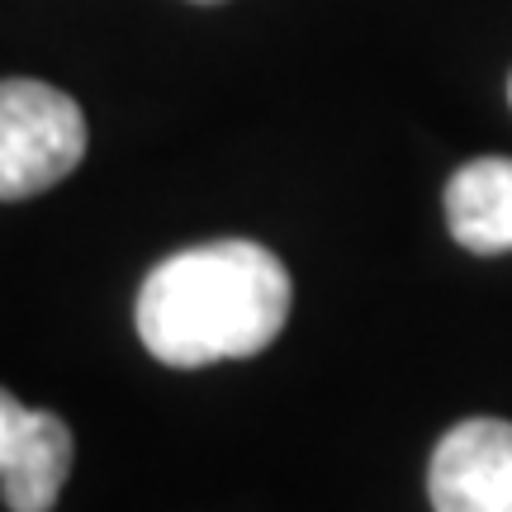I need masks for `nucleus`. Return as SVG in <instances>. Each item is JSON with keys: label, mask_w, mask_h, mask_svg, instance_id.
I'll return each instance as SVG.
<instances>
[{"label": "nucleus", "mask_w": 512, "mask_h": 512, "mask_svg": "<svg viewBox=\"0 0 512 512\" xmlns=\"http://www.w3.org/2000/svg\"><path fill=\"white\" fill-rule=\"evenodd\" d=\"M138 337L176 370L266 351L290 318V271L261 242H200L152 266L138 290Z\"/></svg>", "instance_id": "obj_1"}, {"label": "nucleus", "mask_w": 512, "mask_h": 512, "mask_svg": "<svg viewBox=\"0 0 512 512\" xmlns=\"http://www.w3.org/2000/svg\"><path fill=\"white\" fill-rule=\"evenodd\" d=\"M86 157V114L48 81H0V200H29L67 181Z\"/></svg>", "instance_id": "obj_2"}, {"label": "nucleus", "mask_w": 512, "mask_h": 512, "mask_svg": "<svg viewBox=\"0 0 512 512\" xmlns=\"http://www.w3.org/2000/svg\"><path fill=\"white\" fill-rule=\"evenodd\" d=\"M427 498L437 512H512V422H456L432 451Z\"/></svg>", "instance_id": "obj_3"}, {"label": "nucleus", "mask_w": 512, "mask_h": 512, "mask_svg": "<svg viewBox=\"0 0 512 512\" xmlns=\"http://www.w3.org/2000/svg\"><path fill=\"white\" fill-rule=\"evenodd\" d=\"M446 228L475 256L512 252V162L475 157L446 181Z\"/></svg>", "instance_id": "obj_4"}, {"label": "nucleus", "mask_w": 512, "mask_h": 512, "mask_svg": "<svg viewBox=\"0 0 512 512\" xmlns=\"http://www.w3.org/2000/svg\"><path fill=\"white\" fill-rule=\"evenodd\" d=\"M72 456H76L72 427L57 413L34 408L29 432L15 446L10 465L0 470V494H5L10 512H53L62 484L72 475Z\"/></svg>", "instance_id": "obj_5"}, {"label": "nucleus", "mask_w": 512, "mask_h": 512, "mask_svg": "<svg viewBox=\"0 0 512 512\" xmlns=\"http://www.w3.org/2000/svg\"><path fill=\"white\" fill-rule=\"evenodd\" d=\"M29 418H34V408H24V403L10 394V389H0V470L10 465L15 446L24 441V432H29Z\"/></svg>", "instance_id": "obj_6"}, {"label": "nucleus", "mask_w": 512, "mask_h": 512, "mask_svg": "<svg viewBox=\"0 0 512 512\" xmlns=\"http://www.w3.org/2000/svg\"><path fill=\"white\" fill-rule=\"evenodd\" d=\"M200 5H219V0H200Z\"/></svg>", "instance_id": "obj_7"}, {"label": "nucleus", "mask_w": 512, "mask_h": 512, "mask_svg": "<svg viewBox=\"0 0 512 512\" xmlns=\"http://www.w3.org/2000/svg\"><path fill=\"white\" fill-rule=\"evenodd\" d=\"M508 100H512V81H508Z\"/></svg>", "instance_id": "obj_8"}]
</instances>
